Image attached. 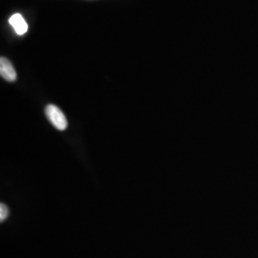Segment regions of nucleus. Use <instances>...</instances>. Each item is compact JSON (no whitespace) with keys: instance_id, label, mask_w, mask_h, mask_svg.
Listing matches in <instances>:
<instances>
[{"instance_id":"nucleus-1","label":"nucleus","mask_w":258,"mask_h":258,"mask_svg":"<svg viewBox=\"0 0 258 258\" xmlns=\"http://www.w3.org/2000/svg\"><path fill=\"white\" fill-rule=\"evenodd\" d=\"M45 115L49 121L55 128L63 131L67 128L68 122L63 112L54 104H49L45 108Z\"/></svg>"},{"instance_id":"nucleus-2","label":"nucleus","mask_w":258,"mask_h":258,"mask_svg":"<svg viewBox=\"0 0 258 258\" xmlns=\"http://www.w3.org/2000/svg\"><path fill=\"white\" fill-rule=\"evenodd\" d=\"M0 75L4 80L11 83L16 82L18 77L12 62L4 56H1L0 58Z\"/></svg>"},{"instance_id":"nucleus-3","label":"nucleus","mask_w":258,"mask_h":258,"mask_svg":"<svg viewBox=\"0 0 258 258\" xmlns=\"http://www.w3.org/2000/svg\"><path fill=\"white\" fill-rule=\"evenodd\" d=\"M9 22L11 26L15 29L16 33L19 35V36H22L25 33H27V22H26V20L24 19V18L20 14L13 15L10 18Z\"/></svg>"},{"instance_id":"nucleus-4","label":"nucleus","mask_w":258,"mask_h":258,"mask_svg":"<svg viewBox=\"0 0 258 258\" xmlns=\"http://www.w3.org/2000/svg\"><path fill=\"white\" fill-rule=\"evenodd\" d=\"M9 216V209L6 205L2 203L0 205V221L3 222Z\"/></svg>"}]
</instances>
